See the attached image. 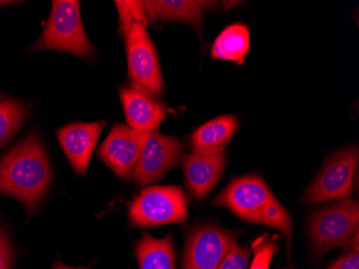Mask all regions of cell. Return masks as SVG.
<instances>
[{"instance_id": "obj_19", "label": "cell", "mask_w": 359, "mask_h": 269, "mask_svg": "<svg viewBox=\"0 0 359 269\" xmlns=\"http://www.w3.org/2000/svg\"><path fill=\"white\" fill-rule=\"evenodd\" d=\"M27 114L25 105L5 99L0 102V147L5 145L23 124Z\"/></svg>"}, {"instance_id": "obj_21", "label": "cell", "mask_w": 359, "mask_h": 269, "mask_svg": "<svg viewBox=\"0 0 359 269\" xmlns=\"http://www.w3.org/2000/svg\"><path fill=\"white\" fill-rule=\"evenodd\" d=\"M253 262L250 265L249 269H269L272 258L276 254V244L272 240H258L257 244H254Z\"/></svg>"}, {"instance_id": "obj_26", "label": "cell", "mask_w": 359, "mask_h": 269, "mask_svg": "<svg viewBox=\"0 0 359 269\" xmlns=\"http://www.w3.org/2000/svg\"><path fill=\"white\" fill-rule=\"evenodd\" d=\"M10 4H13V1H0V6L10 5Z\"/></svg>"}, {"instance_id": "obj_23", "label": "cell", "mask_w": 359, "mask_h": 269, "mask_svg": "<svg viewBox=\"0 0 359 269\" xmlns=\"http://www.w3.org/2000/svg\"><path fill=\"white\" fill-rule=\"evenodd\" d=\"M12 247L7 235L0 228V269H11Z\"/></svg>"}, {"instance_id": "obj_4", "label": "cell", "mask_w": 359, "mask_h": 269, "mask_svg": "<svg viewBox=\"0 0 359 269\" xmlns=\"http://www.w3.org/2000/svg\"><path fill=\"white\" fill-rule=\"evenodd\" d=\"M187 195L181 187H150L129 207V220L138 228L181 223L189 218Z\"/></svg>"}, {"instance_id": "obj_7", "label": "cell", "mask_w": 359, "mask_h": 269, "mask_svg": "<svg viewBox=\"0 0 359 269\" xmlns=\"http://www.w3.org/2000/svg\"><path fill=\"white\" fill-rule=\"evenodd\" d=\"M140 143V155L132 175L134 181L142 187L159 181L177 167L184 149L182 141L156 131L141 133Z\"/></svg>"}, {"instance_id": "obj_24", "label": "cell", "mask_w": 359, "mask_h": 269, "mask_svg": "<svg viewBox=\"0 0 359 269\" xmlns=\"http://www.w3.org/2000/svg\"><path fill=\"white\" fill-rule=\"evenodd\" d=\"M327 269H359L358 250H352L348 254L341 256Z\"/></svg>"}, {"instance_id": "obj_17", "label": "cell", "mask_w": 359, "mask_h": 269, "mask_svg": "<svg viewBox=\"0 0 359 269\" xmlns=\"http://www.w3.org/2000/svg\"><path fill=\"white\" fill-rule=\"evenodd\" d=\"M249 48V28L242 23L233 24L226 27L215 40L212 46L211 58L240 64Z\"/></svg>"}, {"instance_id": "obj_3", "label": "cell", "mask_w": 359, "mask_h": 269, "mask_svg": "<svg viewBox=\"0 0 359 269\" xmlns=\"http://www.w3.org/2000/svg\"><path fill=\"white\" fill-rule=\"evenodd\" d=\"M359 205L346 198L316 212L310 224V236L316 254L342 247L358 250Z\"/></svg>"}, {"instance_id": "obj_8", "label": "cell", "mask_w": 359, "mask_h": 269, "mask_svg": "<svg viewBox=\"0 0 359 269\" xmlns=\"http://www.w3.org/2000/svg\"><path fill=\"white\" fill-rule=\"evenodd\" d=\"M236 242V234L213 224L197 226L187 235L183 269H217Z\"/></svg>"}, {"instance_id": "obj_2", "label": "cell", "mask_w": 359, "mask_h": 269, "mask_svg": "<svg viewBox=\"0 0 359 269\" xmlns=\"http://www.w3.org/2000/svg\"><path fill=\"white\" fill-rule=\"evenodd\" d=\"M30 50H56L74 54L83 60L90 58L94 53V48L82 24L80 1L54 0L46 27Z\"/></svg>"}, {"instance_id": "obj_15", "label": "cell", "mask_w": 359, "mask_h": 269, "mask_svg": "<svg viewBox=\"0 0 359 269\" xmlns=\"http://www.w3.org/2000/svg\"><path fill=\"white\" fill-rule=\"evenodd\" d=\"M237 119L233 115H221L196 129L191 137L194 153L201 155H221L237 131Z\"/></svg>"}, {"instance_id": "obj_9", "label": "cell", "mask_w": 359, "mask_h": 269, "mask_svg": "<svg viewBox=\"0 0 359 269\" xmlns=\"http://www.w3.org/2000/svg\"><path fill=\"white\" fill-rule=\"evenodd\" d=\"M267 184L257 176H245L233 180L215 200L245 221L255 223L258 214L273 198Z\"/></svg>"}, {"instance_id": "obj_16", "label": "cell", "mask_w": 359, "mask_h": 269, "mask_svg": "<svg viewBox=\"0 0 359 269\" xmlns=\"http://www.w3.org/2000/svg\"><path fill=\"white\" fill-rule=\"evenodd\" d=\"M139 269H175V251L171 235L166 237H153L143 234L136 246Z\"/></svg>"}, {"instance_id": "obj_20", "label": "cell", "mask_w": 359, "mask_h": 269, "mask_svg": "<svg viewBox=\"0 0 359 269\" xmlns=\"http://www.w3.org/2000/svg\"><path fill=\"white\" fill-rule=\"evenodd\" d=\"M120 18V28L126 37L133 24L140 23L145 27L149 25L148 14L143 1H116Z\"/></svg>"}, {"instance_id": "obj_13", "label": "cell", "mask_w": 359, "mask_h": 269, "mask_svg": "<svg viewBox=\"0 0 359 269\" xmlns=\"http://www.w3.org/2000/svg\"><path fill=\"white\" fill-rule=\"evenodd\" d=\"M185 182L191 195L197 199L205 197L221 178L226 165L224 153L201 155L187 153L181 157Z\"/></svg>"}, {"instance_id": "obj_14", "label": "cell", "mask_w": 359, "mask_h": 269, "mask_svg": "<svg viewBox=\"0 0 359 269\" xmlns=\"http://www.w3.org/2000/svg\"><path fill=\"white\" fill-rule=\"evenodd\" d=\"M148 14L149 23L152 22L179 21L201 27L205 10L219 3L215 1H194V0H155L143 1Z\"/></svg>"}, {"instance_id": "obj_25", "label": "cell", "mask_w": 359, "mask_h": 269, "mask_svg": "<svg viewBox=\"0 0 359 269\" xmlns=\"http://www.w3.org/2000/svg\"><path fill=\"white\" fill-rule=\"evenodd\" d=\"M51 269H90L86 268V267H70L67 266V265L62 264L60 261H57V262L55 263V265H54L53 267H52Z\"/></svg>"}, {"instance_id": "obj_6", "label": "cell", "mask_w": 359, "mask_h": 269, "mask_svg": "<svg viewBox=\"0 0 359 269\" xmlns=\"http://www.w3.org/2000/svg\"><path fill=\"white\" fill-rule=\"evenodd\" d=\"M128 76L133 86L153 97L164 94L165 86L159 67L158 56L145 26L133 24L126 37Z\"/></svg>"}, {"instance_id": "obj_1", "label": "cell", "mask_w": 359, "mask_h": 269, "mask_svg": "<svg viewBox=\"0 0 359 269\" xmlns=\"http://www.w3.org/2000/svg\"><path fill=\"white\" fill-rule=\"evenodd\" d=\"M50 182L51 167L37 133H30L0 159V194L20 200L29 212L37 209Z\"/></svg>"}, {"instance_id": "obj_11", "label": "cell", "mask_w": 359, "mask_h": 269, "mask_svg": "<svg viewBox=\"0 0 359 269\" xmlns=\"http://www.w3.org/2000/svg\"><path fill=\"white\" fill-rule=\"evenodd\" d=\"M102 129V122L74 123L58 129V141L78 175L88 173V164Z\"/></svg>"}, {"instance_id": "obj_5", "label": "cell", "mask_w": 359, "mask_h": 269, "mask_svg": "<svg viewBox=\"0 0 359 269\" xmlns=\"http://www.w3.org/2000/svg\"><path fill=\"white\" fill-rule=\"evenodd\" d=\"M358 165V147L352 145L332 155L302 196L309 205L350 197Z\"/></svg>"}, {"instance_id": "obj_12", "label": "cell", "mask_w": 359, "mask_h": 269, "mask_svg": "<svg viewBox=\"0 0 359 269\" xmlns=\"http://www.w3.org/2000/svg\"><path fill=\"white\" fill-rule=\"evenodd\" d=\"M120 97L128 126L139 133H154L166 117L164 105L136 86L121 88Z\"/></svg>"}, {"instance_id": "obj_10", "label": "cell", "mask_w": 359, "mask_h": 269, "mask_svg": "<svg viewBox=\"0 0 359 269\" xmlns=\"http://www.w3.org/2000/svg\"><path fill=\"white\" fill-rule=\"evenodd\" d=\"M141 133L124 124H116L100 147V159L120 178L132 175L140 155Z\"/></svg>"}, {"instance_id": "obj_18", "label": "cell", "mask_w": 359, "mask_h": 269, "mask_svg": "<svg viewBox=\"0 0 359 269\" xmlns=\"http://www.w3.org/2000/svg\"><path fill=\"white\" fill-rule=\"evenodd\" d=\"M255 223L263 224L269 228L280 230L285 236L288 254H290L292 246V223L287 210L278 202L276 197L270 200L269 204L258 214Z\"/></svg>"}, {"instance_id": "obj_22", "label": "cell", "mask_w": 359, "mask_h": 269, "mask_svg": "<svg viewBox=\"0 0 359 269\" xmlns=\"http://www.w3.org/2000/svg\"><path fill=\"white\" fill-rule=\"evenodd\" d=\"M250 258L251 251L235 244L224 256L217 269H249Z\"/></svg>"}]
</instances>
